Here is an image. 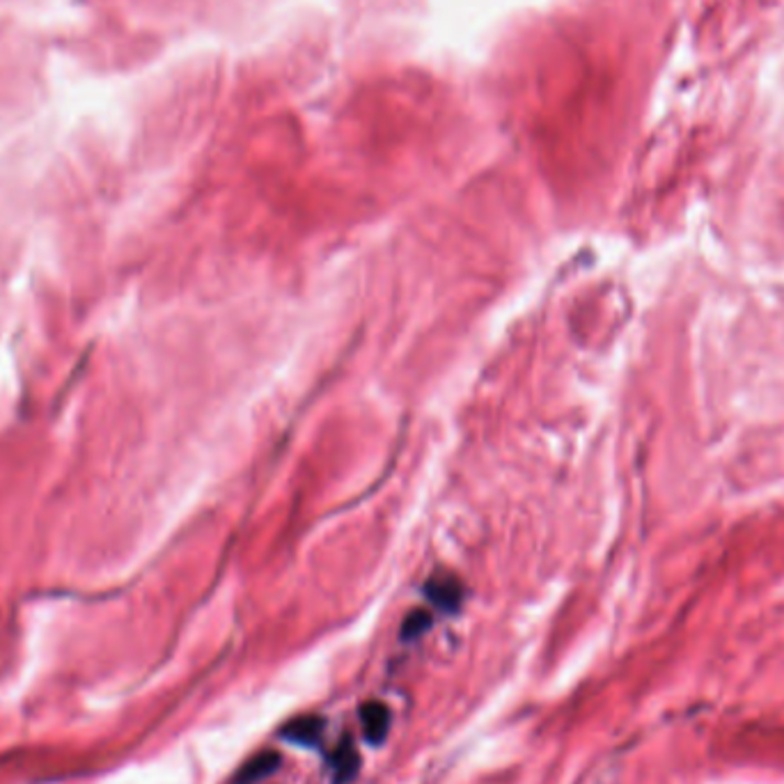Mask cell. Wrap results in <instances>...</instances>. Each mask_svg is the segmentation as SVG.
Listing matches in <instances>:
<instances>
[{"label":"cell","instance_id":"cell-4","mask_svg":"<svg viewBox=\"0 0 784 784\" xmlns=\"http://www.w3.org/2000/svg\"><path fill=\"white\" fill-rule=\"evenodd\" d=\"M361 757L358 750L349 737H344L338 746V750L331 757V769H333V784H349L358 775Z\"/></svg>","mask_w":784,"mask_h":784},{"label":"cell","instance_id":"cell-1","mask_svg":"<svg viewBox=\"0 0 784 784\" xmlns=\"http://www.w3.org/2000/svg\"><path fill=\"white\" fill-rule=\"evenodd\" d=\"M361 727L363 735L367 739V743L372 746H382L388 739L390 732V709L384 705V702L378 699H369L361 707Z\"/></svg>","mask_w":784,"mask_h":784},{"label":"cell","instance_id":"cell-5","mask_svg":"<svg viewBox=\"0 0 784 784\" xmlns=\"http://www.w3.org/2000/svg\"><path fill=\"white\" fill-rule=\"evenodd\" d=\"M429 615L427 612H422V610H418V612H413L409 619H407V625H404V638H416L418 633H422V631H427L429 629Z\"/></svg>","mask_w":784,"mask_h":784},{"label":"cell","instance_id":"cell-3","mask_svg":"<svg viewBox=\"0 0 784 784\" xmlns=\"http://www.w3.org/2000/svg\"><path fill=\"white\" fill-rule=\"evenodd\" d=\"M323 725H327V722H323V718H319L314 714L296 716L280 729V737L291 741V743H296V746L314 748L323 737Z\"/></svg>","mask_w":784,"mask_h":784},{"label":"cell","instance_id":"cell-2","mask_svg":"<svg viewBox=\"0 0 784 784\" xmlns=\"http://www.w3.org/2000/svg\"><path fill=\"white\" fill-rule=\"evenodd\" d=\"M280 764L283 757L276 750H262L236 771L232 784H257L266 777H272L280 769Z\"/></svg>","mask_w":784,"mask_h":784}]
</instances>
